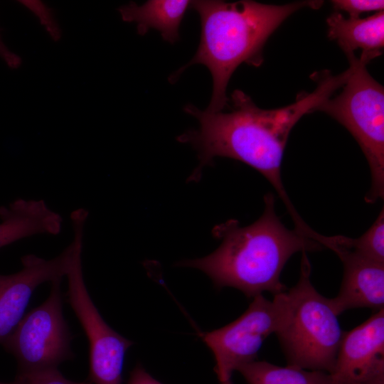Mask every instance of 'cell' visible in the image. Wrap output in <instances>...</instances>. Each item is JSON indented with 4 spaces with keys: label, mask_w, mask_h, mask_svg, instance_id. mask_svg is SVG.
Returning a JSON list of instances; mask_svg holds the SVG:
<instances>
[{
    "label": "cell",
    "mask_w": 384,
    "mask_h": 384,
    "mask_svg": "<svg viewBox=\"0 0 384 384\" xmlns=\"http://www.w3.org/2000/svg\"><path fill=\"white\" fill-rule=\"evenodd\" d=\"M352 65L342 73L333 75L325 70L312 75L317 82L310 93H301L297 100L274 110L258 107L250 96L235 90L228 98L227 112H209L193 105L184 111L199 122L197 129L186 132L177 140L193 146L198 151L199 165L191 176L197 180L202 169L215 158L225 157L240 161L260 172L272 185L285 206L294 228L304 231L309 225L297 211L284 188L281 165L290 132L302 118L314 112L339 87L351 74Z\"/></svg>",
    "instance_id": "cell-1"
},
{
    "label": "cell",
    "mask_w": 384,
    "mask_h": 384,
    "mask_svg": "<svg viewBox=\"0 0 384 384\" xmlns=\"http://www.w3.org/2000/svg\"><path fill=\"white\" fill-rule=\"evenodd\" d=\"M265 209L253 223L241 226L236 220L216 225L213 234L220 246L205 257L183 260L177 265L196 268L206 274L218 288H235L248 297L268 292L287 290L280 280L289 259L299 252L324 247L296 228H287L275 211L272 193L264 196Z\"/></svg>",
    "instance_id": "cell-2"
},
{
    "label": "cell",
    "mask_w": 384,
    "mask_h": 384,
    "mask_svg": "<svg viewBox=\"0 0 384 384\" xmlns=\"http://www.w3.org/2000/svg\"><path fill=\"white\" fill-rule=\"evenodd\" d=\"M322 2L273 5L250 0L191 1L190 6L201 18L200 44L192 59L172 74L170 81L175 82L191 65L206 66L213 78V92L206 110L221 112L228 104L227 86L235 69L242 63L261 65L263 47L279 25L296 11L306 6L318 9Z\"/></svg>",
    "instance_id": "cell-3"
},
{
    "label": "cell",
    "mask_w": 384,
    "mask_h": 384,
    "mask_svg": "<svg viewBox=\"0 0 384 384\" xmlns=\"http://www.w3.org/2000/svg\"><path fill=\"white\" fill-rule=\"evenodd\" d=\"M302 253L299 278L286 290L287 314L276 336L287 365L331 373L345 331L331 299L311 284V264Z\"/></svg>",
    "instance_id": "cell-4"
},
{
    "label": "cell",
    "mask_w": 384,
    "mask_h": 384,
    "mask_svg": "<svg viewBox=\"0 0 384 384\" xmlns=\"http://www.w3.org/2000/svg\"><path fill=\"white\" fill-rule=\"evenodd\" d=\"M353 70L341 92L314 111L335 119L351 134L368 161L370 188L365 199L373 203L384 197V88L368 72L365 60L347 56Z\"/></svg>",
    "instance_id": "cell-5"
},
{
    "label": "cell",
    "mask_w": 384,
    "mask_h": 384,
    "mask_svg": "<svg viewBox=\"0 0 384 384\" xmlns=\"http://www.w3.org/2000/svg\"><path fill=\"white\" fill-rule=\"evenodd\" d=\"M85 223L82 217L71 220L75 247L65 276L67 300L88 340L90 381L92 384H122L124 356L134 343L117 333L104 321L87 292L82 265Z\"/></svg>",
    "instance_id": "cell-6"
},
{
    "label": "cell",
    "mask_w": 384,
    "mask_h": 384,
    "mask_svg": "<svg viewBox=\"0 0 384 384\" xmlns=\"http://www.w3.org/2000/svg\"><path fill=\"white\" fill-rule=\"evenodd\" d=\"M61 280L50 282L48 298L23 316L2 345L16 358L18 375L56 370L73 358L72 336L63 314Z\"/></svg>",
    "instance_id": "cell-7"
},
{
    "label": "cell",
    "mask_w": 384,
    "mask_h": 384,
    "mask_svg": "<svg viewBox=\"0 0 384 384\" xmlns=\"http://www.w3.org/2000/svg\"><path fill=\"white\" fill-rule=\"evenodd\" d=\"M287 314L286 291L274 295L272 300L259 294L237 319L202 334L213 354L220 382L231 379L240 366L256 360L265 340L281 329Z\"/></svg>",
    "instance_id": "cell-8"
},
{
    "label": "cell",
    "mask_w": 384,
    "mask_h": 384,
    "mask_svg": "<svg viewBox=\"0 0 384 384\" xmlns=\"http://www.w3.org/2000/svg\"><path fill=\"white\" fill-rule=\"evenodd\" d=\"M75 247L73 239L54 258L46 260L33 254L24 255L21 257L20 271L8 275L0 274V344L3 345L25 315L37 287L66 276Z\"/></svg>",
    "instance_id": "cell-9"
},
{
    "label": "cell",
    "mask_w": 384,
    "mask_h": 384,
    "mask_svg": "<svg viewBox=\"0 0 384 384\" xmlns=\"http://www.w3.org/2000/svg\"><path fill=\"white\" fill-rule=\"evenodd\" d=\"M331 384H384V309L344 331Z\"/></svg>",
    "instance_id": "cell-10"
},
{
    "label": "cell",
    "mask_w": 384,
    "mask_h": 384,
    "mask_svg": "<svg viewBox=\"0 0 384 384\" xmlns=\"http://www.w3.org/2000/svg\"><path fill=\"white\" fill-rule=\"evenodd\" d=\"M343 267L339 292L330 299L339 316L346 310L369 308L379 311L384 309V263L363 257L350 250L331 249Z\"/></svg>",
    "instance_id": "cell-11"
},
{
    "label": "cell",
    "mask_w": 384,
    "mask_h": 384,
    "mask_svg": "<svg viewBox=\"0 0 384 384\" xmlns=\"http://www.w3.org/2000/svg\"><path fill=\"white\" fill-rule=\"evenodd\" d=\"M0 248L36 235H56L63 218L42 199H17L0 207Z\"/></svg>",
    "instance_id": "cell-12"
},
{
    "label": "cell",
    "mask_w": 384,
    "mask_h": 384,
    "mask_svg": "<svg viewBox=\"0 0 384 384\" xmlns=\"http://www.w3.org/2000/svg\"><path fill=\"white\" fill-rule=\"evenodd\" d=\"M328 34L336 41L346 56L361 50L359 57L367 63L381 55L384 46V12L365 18H345L336 11L326 19Z\"/></svg>",
    "instance_id": "cell-13"
},
{
    "label": "cell",
    "mask_w": 384,
    "mask_h": 384,
    "mask_svg": "<svg viewBox=\"0 0 384 384\" xmlns=\"http://www.w3.org/2000/svg\"><path fill=\"white\" fill-rule=\"evenodd\" d=\"M190 4L191 1L186 0H149L141 6L131 2L119 11L124 21L137 23L139 35L154 28L165 41L174 43L179 40V26Z\"/></svg>",
    "instance_id": "cell-14"
},
{
    "label": "cell",
    "mask_w": 384,
    "mask_h": 384,
    "mask_svg": "<svg viewBox=\"0 0 384 384\" xmlns=\"http://www.w3.org/2000/svg\"><path fill=\"white\" fill-rule=\"evenodd\" d=\"M237 371L248 384H331L329 373L291 365L280 366L265 361L243 364Z\"/></svg>",
    "instance_id": "cell-15"
},
{
    "label": "cell",
    "mask_w": 384,
    "mask_h": 384,
    "mask_svg": "<svg viewBox=\"0 0 384 384\" xmlns=\"http://www.w3.org/2000/svg\"><path fill=\"white\" fill-rule=\"evenodd\" d=\"M314 239L324 248L340 247L366 259L384 263V209L382 208L374 223L358 238L326 236L316 232Z\"/></svg>",
    "instance_id": "cell-16"
},
{
    "label": "cell",
    "mask_w": 384,
    "mask_h": 384,
    "mask_svg": "<svg viewBox=\"0 0 384 384\" xmlns=\"http://www.w3.org/2000/svg\"><path fill=\"white\" fill-rule=\"evenodd\" d=\"M19 2L38 19L51 39L57 41L60 38V26L50 8L40 1L23 0Z\"/></svg>",
    "instance_id": "cell-17"
},
{
    "label": "cell",
    "mask_w": 384,
    "mask_h": 384,
    "mask_svg": "<svg viewBox=\"0 0 384 384\" xmlns=\"http://www.w3.org/2000/svg\"><path fill=\"white\" fill-rule=\"evenodd\" d=\"M331 2L336 10L347 12L350 18H359L363 13L378 12L384 9L383 0H334Z\"/></svg>",
    "instance_id": "cell-18"
},
{
    "label": "cell",
    "mask_w": 384,
    "mask_h": 384,
    "mask_svg": "<svg viewBox=\"0 0 384 384\" xmlns=\"http://www.w3.org/2000/svg\"><path fill=\"white\" fill-rule=\"evenodd\" d=\"M18 384H92L90 381L74 382L65 378L58 369L41 373L18 375Z\"/></svg>",
    "instance_id": "cell-19"
},
{
    "label": "cell",
    "mask_w": 384,
    "mask_h": 384,
    "mask_svg": "<svg viewBox=\"0 0 384 384\" xmlns=\"http://www.w3.org/2000/svg\"><path fill=\"white\" fill-rule=\"evenodd\" d=\"M127 384H162L137 365L130 373Z\"/></svg>",
    "instance_id": "cell-20"
},
{
    "label": "cell",
    "mask_w": 384,
    "mask_h": 384,
    "mask_svg": "<svg viewBox=\"0 0 384 384\" xmlns=\"http://www.w3.org/2000/svg\"><path fill=\"white\" fill-rule=\"evenodd\" d=\"M0 58L11 68L15 69L20 66L21 58L12 52L4 43L0 35Z\"/></svg>",
    "instance_id": "cell-21"
},
{
    "label": "cell",
    "mask_w": 384,
    "mask_h": 384,
    "mask_svg": "<svg viewBox=\"0 0 384 384\" xmlns=\"http://www.w3.org/2000/svg\"><path fill=\"white\" fill-rule=\"evenodd\" d=\"M220 384H233L231 379L230 380H225V381H223V382H220Z\"/></svg>",
    "instance_id": "cell-22"
},
{
    "label": "cell",
    "mask_w": 384,
    "mask_h": 384,
    "mask_svg": "<svg viewBox=\"0 0 384 384\" xmlns=\"http://www.w3.org/2000/svg\"><path fill=\"white\" fill-rule=\"evenodd\" d=\"M0 384H18V383H17L16 381H14V382H13V383H9L0 382Z\"/></svg>",
    "instance_id": "cell-23"
}]
</instances>
